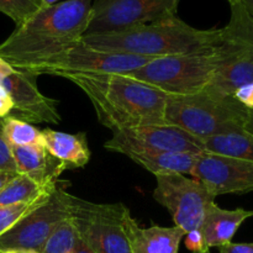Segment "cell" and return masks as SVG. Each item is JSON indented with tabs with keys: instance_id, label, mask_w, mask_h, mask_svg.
Masks as SVG:
<instances>
[{
	"instance_id": "e0dca14e",
	"label": "cell",
	"mask_w": 253,
	"mask_h": 253,
	"mask_svg": "<svg viewBox=\"0 0 253 253\" xmlns=\"http://www.w3.org/2000/svg\"><path fill=\"white\" fill-rule=\"evenodd\" d=\"M253 216V211L245 209L225 210L212 204L207 211L202 226L205 246L221 247L230 244L232 237L247 219Z\"/></svg>"
},
{
	"instance_id": "836d02e7",
	"label": "cell",
	"mask_w": 253,
	"mask_h": 253,
	"mask_svg": "<svg viewBox=\"0 0 253 253\" xmlns=\"http://www.w3.org/2000/svg\"><path fill=\"white\" fill-rule=\"evenodd\" d=\"M229 1H231V0H229ZM239 1L244 5L246 11L249 12L250 16L253 19V0H239Z\"/></svg>"
},
{
	"instance_id": "52a82bcc",
	"label": "cell",
	"mask_w": 253,
	"mask_h": 253,
	"mask_svg": "<svg viewBox=\"0 0 253 253\" xmlns=\"http://www.w3.org/2000/svg\"><path fill=\"white\" fill-rule=\"evenodd\" d=\"M128 212L121 203L98 204L69 195V219L95 253H132L125 230Z\"/></svg>"
},
{
	"instance_id": "9c48e42d",
	"label": "cell",
	"mask_w": 253,
	"mask_h": 253,
	"mask_svg": "<svg viewBox=\"0 0 253 253\" xmlns=\"http://www.w3.org/2000/svg\"><path fill=\"white\" fill-rule=\"evenodd\" d=\"M67 182L58 180L48 199L17 221L0 236V252L32 250L42 252L56 230L69 219V193Z\"/></svg>"
},
{
	"instance_id": "ba28073f",
	"label": "cell",
	"mask_w": 253,
	"mask_h": 253,
	"mask_svg": "<svg viewBox=\"0 0 253 253\" xmlns=\"http://www.w3.org/2000/svg\"><path fill=\"white\" fill-rule=\"evenodd\" d=\"M151 59L153 58L96 48L78 40L26 72L36 77L40 74L59 77L63 73L126 74L145 66Z\"/></svg>"
},
{
	"instance_id": "f546056e",
	"label": "cell",
	"mask_w": 253,
	"mask_h": 253,
	"mask_svg": "<svg viewBox=\"0 0 253 253\" xmlns=\"http://www.w3.org/2000/svg\"><path fill=\"white\" fill-rule=\"evenodd\" d=\"M220 253H253V242L252 244H230L220 247Z\"/></svg>"
},
{
	"instance_id": "5bb4252c",
	"label": "cell",
	"mask_w": 253,
	"mask_h": 253,
	"mask_svg": "<svg viewBox=\"0 0 253 253\" xmlns=\"http://www.w3.org/2000/svg\"><path fill=\"white\" fill-rule=\"evenodd\" d=\"M0 84L5 86L14 101V115L27 123L59 124L61 114L58 101L41 93L36 83V76L26 71L15 69L11 76Z\"/></svg>"
},
{
	"instance_id": "cb8c5ba5",
	"label": "cell",
	"mask_w": 253,
	"mask_h": 253,
	"mask_svg": "<svg viewBox=\"0 0 253 253\" xmlns=\"http://www.w3.org/2000/svg\"><path fill=\"white\" fill-rule=\"evenodd\" d=\"M51 192L46 193V194L41 195V197L36 198V199L31 200V202L0 208V236L4 235L6 231H9V230L11 229L17 221H20L22 217H25L27 214L34 211V210L37 209L39 207H41V205L48 199Z\"/></svg>"
},
{
	"instance_id": "8fae6325",
	"label": "cell",
	"mask_w": 253,
	"mask_h": 253,
	"mask_svg": "<svg viewBox=\"0 0 253 253\" xmlns=\"http://www.w3.org/2000/svg\"><path fill=\"white\" fill-rule=\"evenodd\" d=\"M180 0H94L85 35L119 31L177 15Z\"/></svg>"
},
{
	"instance_id": "3957f363",
	"label": "cell",
	"mask_w": 253,
	"mask_h": 253,
	"mask_svg": "<svg viewBox=\"0 0 253 253\" xmlns=\"http://www.w3.org/2000/svg\"><path fill=\"white\" fill-rule=\"evenodd\" d=\"M220 39L221 29H195L175 15L119 31L84 35L81 41L96 48L158 58L211 54Z\"/></svg>"
},
{
	"instance_id": "ffe728a7",
	"label": "cell",
	"mask_w": 253,
	"mask_h": 253,
	"mask_svg": "<svg viewBox=\"0 0 253 253\" xmlns=\"http://www.w3.org/2000/svg\"><path fill=\"white\" fill-rule=\"evenodd\" d=\"M204 152L253 162V133L230 132L203 140Z\"/></svg>"
},
{
	"instance_id": "7a4b0ae2",
	"label": "cell",
	"mask_w": 253,
	"mask_h": 253,
	"mask_svg": "<svg viewBox=\"0 0 253 253\" xmlns=\"http://www.w3.org/2000/svg\"><path fill=\"white\" fill-rule=\"evenodd\" d=\"M90 100L99 123L113 132L166 124L168 94L126 74L63 73Z\"/></svg>"
},
{
	"instance_id": "83f0119b",
	"label": "cell",
	"mask_w": 253,
	"mask_h": 253,
	"mask_svg": "<svg viewBox=\"0 0 253 253\" xmlns=\"http://www.w3.org/2000/svg\"><path fill=\"white\" fill-rule=\"evenodd\" d=\"M184 237H185V247L193 253L204 252L207 251V250H209L207 246H205L202 230H194V231L187 232Z\"/></svg>"
},
{
	"instance_id": "8d00e7d4",
	"label": "cell",
	"mask_w": 253,
	"mask_h": 253,
	"mask_svg": "<svg viewBox=\"0 0 253 253\" xmlns=\"http://www.w3.org/2000/svg\"><path fill=\"white\" fill-rule=\"evenodd\" d=\"M250 132L253 133V116H252V123H251V131Z\"/></svg>"
},
{
	"instance_id": "d6a6232c",
	"label": "cell",
	"mask_w": 253,
	"mask_h": 253,
	"mask_svg": "<svg viewBox=\"0 0 253 253\" xmlns=\"http://www.w3.org/2000/svg\"><path fill=\"white\" fill-rule=\"evenodd\" d=\"M17 173H11V172H0V189L6 184L9 180H11L12 178L16 175Z\"/></svg>"
},
{
	"instance_id": "2e32d148",
	"label": "cell",
	"mask_w": 253,
	"mask_h": 253,
	"mask_svg": "<svg viewBox=\"0 0 253 253\" xmlns=\"http://www.w3.org/2000/svg\"><path fill=\"white\" fill-rule=\"evenodd\" d=\"M16 172L26 175L42 187H52L59 180L64 167L41 146H22L10 147Z\"/></svg>"
},
{
	"instance_id": "8992f818",
	"label": "cell",
	"mask_w": 253,
	"mask_h": 253,
	"mask_svg": "<svg viewBox=\"0 0 253 253\" xmlns=\"http://www.w3.org/2000/svg\"><path fill=\"white\" fill-rule=\"evenodd\" d=\"M217 68L216 51L200 56H168L151 59L126 76L168 95H190L204 90Z\"/></svg>"
},
{
	"instance_id": "74e56055",
	"label": "cell",
	"mask_w": 253,
	"mask_h": 253,
	"mask_svg": "<svg viewBox=\"0 0 253 253\" xmlns=\"http://www.w3.org/2000/svg\"><path fill=\"white\" fill-rule=\"evenodd\" d=\"M195 253H210V251L209 250H207V251H204V252H195Z\"/></svg>"
},
{
	"instance_id": "4dcf8cb0",
	"label": "cell",
	"mask_w": 253,
	"mask_h": 253,
	"mask_svg": "<svg viewBox=\"0 0 253 253\" xmlns=\"http://www.w3.org/2000/svg\"><path fill=\"white\" fill-rule=\"evenodd\" d=\"M14 72H15L14 67L10 66L7 62H5L4 59L0 57V83H1L4 79H6L9 76H11Z\"/></svg>"
},
{
	"instance_id": "d6986e66",
	"label": "cell",
	"mask_w": 253,
	"mask_h": 253,
	"mask_svg": "<svg viewBox=\"0 0 253 253\" xmlns=\"http://www.w3.org/2000/svg\"><path fill=\"white\" fill-rule=\"evenodd\" d=\"M126 157L155 175L175 174V173L192 175L193 168L199 155L189 152H174V151H158V152L128 153Z\"/></svg>"
},
{
	"instance_id": "603a6c76",
	"label": "cell",
	"mask_w": 253,
	"mask_h": 253,
	"mask_svg": "<svg viewBox=\"0 0 253 253\" xmlns=\"http://www.w3.org/2000/svg\"><path fill=\"white\" fill-rule=\"evenodd\" d=\"M46 6L43 0H0V12L9 16L16 26H21Z\"/></svg>"
},
{
	"instance_id": "277c9868",
	"label": "cell",
	"mask_w": 253,
	"mask_h": 253,
	"mask_svg": "<svg viewBox=\"0 0 253 253\" xmlns=\"http://www.w3.org/2000/svg\"><path fill=\"white\" fill-rule=\"evenodd\" d=\"M252 111L234 96L205 88L190 95H168L165 121L203 141L230 132H250Z\"/></svg>"
},
{
	"instance_id": "5b68a950",
	"label": "cell",
	"mask_w": 253,
	"mask_h": 253,
	"mask_svg": "<svg viewBox=\"0 0 253 253\" xmlns=\"http://www.w3.org/2000/svg\"><path fill=\"white\" fill-rule=\"evenodd\" d=\"M229 2L231 15L221 29L217 68L207 88L232 96L240 86L253 83V19L239 0Z\"/></svg>"
},
{
	"instance_id": "9a60e30c",
	"label": "cell",
	"mask_w": 253,
	"mask_h": 253,
	"mask_svg": "<svg viewBox=\"0 0 253 253\" xmlns=\"http://www.w3.org/2000/svg\"><path fill=\"white\" fill-rule=\"evenodd\" d=\"M125 230L132 253H178L185 232L178 226L152 225L147 229L138 226L128 212L125 219Z\"/></svg>"
},
{
	"instance_id": "4316f807",
	"label": "cell",
	"mask_w": 253,
	"mask_h": 253,
	"mask_svg": "<svg viewBox=\"0 0 253 253\" xmlns=\"http://www.w3.org/2000/svg\"><path fill=\"white\" fill-rule=\"evenodd\" d=\"M232 96H234L235 100L239 101L247 110L253 113V83L245 84V85L240 86L239 89L234 91Z\"/></svg>"
},
{
	"instance_id": "7402d4cb",
	"label": "cell",
	"mask_w": 253,
	"mask_h": 253,
	"mask_svg": "<svg viewBox=\"0 0 253 253\" xmlns=\"http://www.w3.org/2000/svg\"><path fill=\"white\" fill-rule=\"evenodd\" d=\"M2 135L10 147L22 146H41L46 147L43 133L30 123L15 116H6L2 119Z\"/></svg>"
},
{
	"instance_id": "484cf974",
	"label": "cell",
	"mask_w": 253,
	"mask_h": 253,
	"mask_svg": "<svg viewBox=\"0 0 253 253\" xmlns=\"http://www.w3.org/2000/svg\"><path fill=\"white\" fill-rule=\"evenodd\" d=\"M0 172L17 173L10 146L2 135V119H0Z\"/></svg>"
},
{
	"instance_id": "6da1fadb",
	"label": "cell",
	"mask_w": 253,
	"mask_h": 253,
	"mask_svg": "<svg viewBox=\"0 0 253 253\" xmlns=\"http://www.w3.org/2000/svg\"><path fill=\"white\" fill-rule=\"evenodd\" d=\"M93 2L66 0L43 7L0 43V57L19 71L47 61L85 35Z\"/></svg>"
},
{
	"instance_id": "f1b7e54d",
	"label": "cell",
	"mask_w": 253,
	"mask_h": 253,
	"mask_svg": "<svg viewBox=\"0 0 253 253\" xmlns=\"http://www.w3.org/2000/svg\"><path fill=\"white\" fill-rule=\"evenodd\" d=\"M12 109H14V101L5 86L0 84V119L9 116L12 113Z\"/></svg>"
},
{
	"instance_id": "4fadbf2b",
	"label": "cell",
	"mask_w": 253,
	"mask_h": 253,
	"mask_svg": "<svg viewBox=\"0 0 253 253\" xmlns=\"http://www.w3.org/2000/svg\"><path fill=\"white\" fill-rule=\"evenodd\" d=\"M192 177L200 180L214 197L253 192V162L204 152L199 155Z\"/></svg>"
},
{
	"instance_id": "d590c367",
	"label": "cell",
	"mask_w": 253,
	"mask_h": 253,
	"mask_svg": "<svg viewBox=\"0 0 253 253\" xmlns=\"http://www.w3.org/2000/svg\"><path fill=\"white\" fill-rule=\"evenodd\" d=\"M43 2H44V5H47V6H48V5H53V4H56V2H58V0H43Z\"/></svg>"
},
{
	"instance_id": "30bf717a",
	"label": "cell",
	"mask_w": 253,
	"mask_h": 253,
	"mask_svg": "<svg viewBox=\"0 0 253 253\" xmlns=\"http://www.w3.org/2000/svg\"><path fill=\"white\" fill-rule=\"evenodd\" d=\"M153 198L185 234L202 230L207 211L215 203L214 194L200 180L178 173L156 175Z\"/></svg>"
},
{
	"instance_id": "ac0fdd59",
	"label": "cell",
	"mask_w": 253,
	"mask_h": 253,
	"mask_svg": "<svg viewBox=\"0 0 253 253\" xmlns=\"http://www.w3.org/2000/svg\"><path fill=\"white\" fill-rule=\"evenodd\" d=\"M42 133L47 151L63 165L66 170L83 168L90 161L91 152L84 132L67 133L44 128Z\"/></svg>"
},
{
	"instance_id": "44dd1931",
	"label": "cell",
	"mask_w": 253,
	"mask_h": 253,
	"mask_svg": "<svg viewBox=\"0 0 253 253\" xmlns=\"http://www.w3.org/2000/svg\"><path fill=\"white\" fill-rule=\"evenodd\" d=\"M56 184L52 187H42L26 175L17 173L0 189V208L31 202L51 192L56 187Z\"/></svg>"
},
{
	"instance_id": "f35d334b",
	"label": "cell",
	"mask_w": 253,
	"mask_h": 253,
	"mask_svg": "<svg viewBox=\"0 0 253 253\" xmlns=\"http://www.w3.org/2000/svg\"><path fill=\"white\" fill-rule=\"evenodd\" d=\"M227 1H229V0H227Z\"/></svg>"
},
{
	"instance_id": "d4e9b609",
	"label": "cell",
	"mask_w": 253,
	"mask_h": 253,
	"mask_svg": "<svg viewBox=\"0 0 253 253\" xmlns=\"http://www.w3.org/2000/svg\"><path fill=\"white\" fill-rule=\"evenodd\" d=\"M78 232L71 219L66 220L47 241L41 253H73Z\"/></svg>"
},
{
	"instance_id": "e575fe53",
	"label": "cell",
	"mask_w": 253,
	"mask_h": 253,
	"mask_svg": "<svg viewBox=\"0 0 253 253\" xmlns=\"http://www.w3.org/2000/svg\"><path fill=\"white\" fill-rule=\"evenodd\" d=\"M0 253H39L32 250H10V251H2Z\"/></svg>"
},
{
	"instance_id": "1f68e13d",
	"label": "cell",
	"mask_w": 253,
	"mask_h": 253,
	"mask_svg": "<svg viewBox=\"0 0 253 253\" xmlns=\"http://www.w3.org/2000/svg\"><path fill=\"white\" fill-rule=\"evenodd\" d=\"M73 253H95V252L88 246V244H86L85 241H83V240L78 236V240H77V244H76V247H74Z\"/></svg>"
},
{
	"instance_id": "7c38bea8",
	"label": "cell",
	"mask_w": 253,
	"mask_h": 253,
	"mask_svg": "<svg viewBox=\"0 0 253 253\" xmlns=\"http://www.w3.org/2000/svg\"><path fill=\"white\" fill-rule=\"evenodd\" d=\"M111 152L127 156L133 152H158L174 151L195 155L204 153L202 141L175 126L147 125L125 128L113 132V137L104 143Z\"/></svg>"
}]
</instances>
